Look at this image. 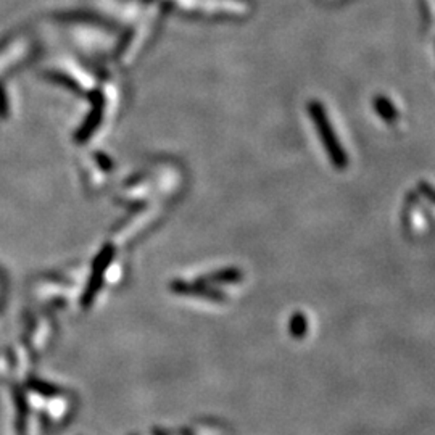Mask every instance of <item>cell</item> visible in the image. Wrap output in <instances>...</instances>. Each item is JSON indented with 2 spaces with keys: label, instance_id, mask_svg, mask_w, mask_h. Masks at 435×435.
Here are the masks:
<instances>
[{
  "label": "cell",
  "instance_id": "obj_1",
  "mask_svg": "<svg viewBox=\"0 0 435 435\" xmlns=\"http://www.w3.org/2000/svg\"><path fill=\"white\" fill-rule=\"evenodd\" d=\"M313 117H314V121L318 123V126L322 129V136H324V141H326V143H329V149H331V154H332V156H334V160H344V158H340V152H339V149H337V142H336V139L332 137V131H331V128L327 129V124H326V121H324V115H322V112H321V108H319V105H316V108H314V105H313Z\"/></svg>",
  "mask_w": 435,
  "mask_h": 435
}]
</instances>
